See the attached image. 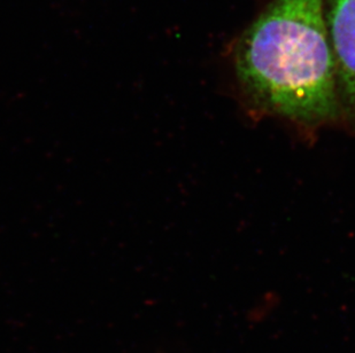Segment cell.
<instances>
[{
  "label": "cell",
  "instance_id": "6da1fadb",
  "mask_svg": "<svg viewBox=\"0 0 355 353\" xmlns=\"http://www.w3.org/2000/svg\"><path fill=\"white\" fill-rule=\"evenodd\" d=\"M327 0H275L238 40L235 71L262 113L302 127L340 120Z\"/></svg>",
  "mask_w": 355,
  "mask_h": 353
},
{
  "label": "cell",
  "instance_id": "7a4b0ae2",
  "mask_svg": "<svg viewBox=\"0 0 355 353\" xmlns=\"http://www.w3.org/2000/svg\"><path fill=\"white\" fill-rule=\"evenodd\" d=\"M325 24L335 62L340 120L355 129V0H327Z\"/></svg>",
  "mask_w": 355,
  "mask_h": 353
}]
</instances>
